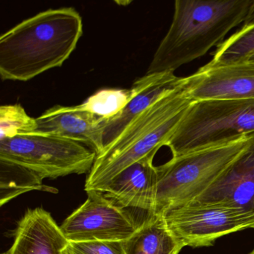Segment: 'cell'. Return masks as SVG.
I'll return each instance as SVG.
<instances>
[{
    "label": "cell",
    "instance_id": "obj_1",
    "mask_svg": "<svg viewBox=\"0 0 254 254\" xmlns=\"http://www.w3.org/2000/svg\"><path fill=\"white\" fill-rule=\"evenodd\" d=\"M82 34V17L72 7L50 8L20 22L0 37L1 79L28 81L61 67Z\"/></svg>",
    "mask_w": 254,
    "mask_h": 254
},
{
    "label": "cell",
    "instance_id": "obj_2",
    "mask_svg": "<svg viewBox=\"0 0 254 254\" xmlns=\"http://www.w3.org/2000/svg\"><path fill=\"white\" fill-rule=\"evenodd\" d=\"M254 0H176L172 24L146 74L174 72L218 47L245 21Z\"/></svg>",
    "mask_w": 254,
    "mask_h": 254
},
{
    "label": "cell",
    "instance_id": "obj_3",
    "mask_svg": "<svg viewBox=\"0 0 254 254\" xmlns=\"http://www.w3.org/2000/svg\"><path fill=\"white\" fill-rule=\"evenodd\" d=\"M184 82L160 98L123 133L96 155L84 190L101 191L120 172L151 154H157L173 134L192 103Z\"/></svg>",
    "mask_w": 254,
    "mask_h": 254
},
{
    "label": "cell",
    "instance_id": "obj_4",
    "mask_svg": "<svg viewBox=\"0 0 254 254\" xmlns=\"http://www.w3.org/2000/svg\"><path fill=\"white\" fill-rule=\"evenodd\" d=\"M254 133V99L194 101L166 142L172 157L220 146Z\"/></svg>",
    "mask_w": 254,
    "mask_h": 254
},
{
    "label": "cell",
    "instance_id": "obj_5",
    "mask_svg": "<svg viewBox=\"0 0 254 254\" xmlns=\"http://www.w3.org/2000/svg\"><path fill=\"white\" fill-rule=\"evenodd\" d=\"M248 136L225 145L172 157L157 166L156 213L192 201L207 190L245 149Z\"/></svg>",
    "mask_w": 254,
    "mask_h": 254
},
{
    "label": "cell",
    "instance_id": "obj_6",
    "mask_svg": "<svg viewBox=\"0 0 254 254\" xmlns=\"http://www.w3.org/2000/svg\"><path fill=\"white\" fill-rule=\"evenodd\" d=\"M96 153L81 142L53 135H18L0 140V160L33 171L43 179L89 173Z\"/></svg>",
    "mask_w": 254,
    "mask_h": 254
},
{
    "label": "cell",
    "instance_id": "obj_7",
    "mask_svg": "<svg viewBox=\"0 0 254 254\" xmlns=\"http://www.w3.org/2000/svg\"><path fill=\"white\" fill-rule=\"evenodd\" d=\"M159 214L185 247L212 246L218 238L254 229V221L240 209L221 204L190 201L166 208Z\"/></svg>",
    "mask_w": 254,
    "mask_h": 254
},
{
    "label": "cell",
    "instance_id": "obj_8",
    "mask_svg": "<svg viewBox=\"0 0 254 254\" xmlns=\"http://www.w3.org/2000/svg\"><path fill=\"white\" fill-rule=\"evenodd\" d=\"M86 201L60 226L68 242H126L139 228L131 212L99 191H87Z\"/></svg>",
    "mask_w": 254,
    "mask_h": 254
},
{
    "label": "cell",
    "instance_id": "obj_9",
    "mask_svg": "<svg viewBox=\"0 0 254 254\" xmlns=\"http://www.w3.org/2000/svg\"><path fill=\"white\" fill-rule=\"evenodd\" d=\"M186 88L194 101L254 99V64L204 65L186 77Z\"/></svg>",
    "mask_w": 254,
    "mask_h": 254
},
{
    "label": "cell",
    "instance_id": "obj_10",
    "mask_svg": "<svg viewBox=\"0 0 254 254\" xmlns=\"http://www.w3.org/2000/svg\"><path fill=\"white\" fill-rule=\"evenodd\" d=\"M192 201L236 208L254 221V133L242 153Z\"/></svg>",
    "mask_w": 254,
    "mask_h": 254
},
{
    "label": "cell",
    "instance_id": "obj_11",
    "mask_svg": "<svg viewBox=\"0 0 254 254\" xmlns=\"http://www.w3.org/2000/svg\"><path fill=\"white\" fill-rule=\"evenodd\" d=\"M156 154H151L120 172L101 192L120 207L154 214L157 191Z\"/></svg>",
    "mask_w": 254,
    "mask_h": 254
},
{
    "label": "cell",
    "instance_id": "obj_12",
    "mask_svg": "<svg viewBox=\"0 0 254 254\" xmlns=\"http://www.w3.org/2000/svg\"><path fill=\"white\" fill-rule=\"evenodd\" d=\"M105 120L84 111L81 106L56 105L36 118L32 133L53 135L72 139L93 150L96 155L104 151Z\"/></svg>",
    "mask_w": 254,
    "mask_h": 254
},
{
    "label": "cell",
    "instance_id": "obj_13",
    "mask_svg": "<svg viewBox=\"0 0 254 254\" xmlns=\"http://www.w3.org/2000/svg\"><path fill=\"white\" fill-rule=\"evenodd\" d=\"M184 78L174 72L145 74L133 82L130 89L132 96L127 105L117 115L105 120L103 142L105 148L116 140L125 130L153 104L181 85Z\"/></svg>",
    "mask_w": 254,
    "mask_h": 254
},
{
    "label": "cell",
    "instance_id": "obj_14",
    "mask_svg": "<svg viewBox=\"0 0 254 254\" xmlns=\"http://www.w3.org/2000/svg\"><path fill=\"white\" fill-rule=\"evenodd\" d=\"M67 243L51 214L38 207L26 211L14 232V243L2 254H61Z\"/></svg>",
    "mask_w": 254,
    "mask_h": 254
},
{
    "label": "cell",
    "instance_id": "obj_15",
    "mask_svg": "<svg viewBox=\"0 0 254 254\" xmlns=\"http://www.w3.org/2000/svg\"><path fill=\"white\" fill-rule=\"evenodd\" d=\"M168 228L160 214H152L124 242L126 254H179L184 248Z\"/></svg>",
    "mask_w": 254,
    "mask_h": 254
},
{
    "label": "cell",
    "instance_id": "obj_16",
    "mask_svg": "<svg viewBox=\"0 0 254 254\" xmlns=\"http://www.w3.org/2000/svg\"><path fill=\"white\" fill-rule=\"evenodd\" d=\"M43 179L33 171L20 165L0 160V205L32 190L58 192L53 187L43 184Z\"/></svg>",
    "mask_w": 254,
    "mask_h": 254
},
{
    "label": "cell",
    "instance_id": "obj_17",
    "mask_svg": "<svg viewBox=\"0 0 254 254\" xmlns=\"http://www.w3.org/2000/svg\"><path fill=\"white\" fill-rule=\"evenodd\" d=\"M254 55V0L243 26L217 47L209 63L213 65L240 63L248 62Z\"/></svg>",
    "mask_w": 254,
    "mask_h": 254
},
{
    "label": "cell",
    "instance_id": "obj_18",
    "mask_svg": "<svg viewBox=\"0 0 254 254\" xmlns=\"http://www.w3.org/2000/svg\"><path fill=\"white\" fill-rule=\"evenodd\" d=\"M132 96L131 89H102L80 105L98 118L109 120L125 108Z\"/></svg>",
    "mask_w": 254,
    "mask_h": 254
},
{
    "label": "cell",
    "instance_id": "obj_19",
    "mask_svg": "<svg viewBox=\"0 0 254 254\" xmlns=\"http://www.w3.org/2000/svg\"><path fill=\"white\" fill-rule=\"evenodd\" d=\"M36 127V119L28 115L20 104L0 107V140L30 134Z\"/></svg>",
    "mask_w": 254,
    "mask_h": 254
},
{
    "label": "cell",
    "instance_id": "obj_20",
    "mask_svg": "<svg viewBox=\"0 0 254 254\" xmlns=\"http://www.w3.org/2000/svg\"><path fill=\"white\" fill-rule=\"evenodd\" d=\"M61 254H126L124 242H68Z\"/></svg>",
    "mask_w": 254,
    "mask_h": 254
},
{
    "label": "cell",
    "instance_id": "obj_21",
    "mask_svg": "<svg viewBox=\"0 0 254 254\" xmlns=\"http://www.w3.org/2000/svg\"><path fill=\"white\" fill-rule=\"evenodd\" d=\"M248 62H251V63L254 64V56H251V57L250 58L249 60H248Z\"/></svg>",
    "mask_w": 254,
    "mask_h": 254
},
{
    "label": "cell",
    "instance_id": "obj_22",
    "mask_svg": "<svg viewBox=\"0 0 254 254\" xmlns=\"http://www.w3.org/2000/svg\"><path fill=\"white\" fill-rule=\"evenodd\" d=\"M254 254V248L251 251V252L249 253V254Z\"/></svg>",
    "mask_w": 254,
    "mask_h": 254
}]
</instances>
